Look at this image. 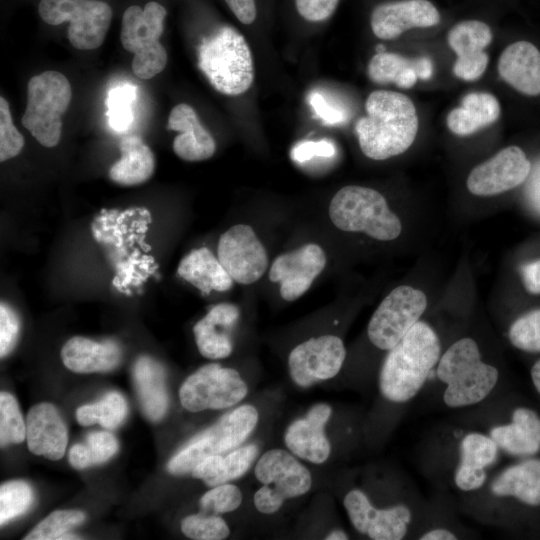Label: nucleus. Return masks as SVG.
Masks as SVG:
<instances>
[{"instance_id":"f257e3e1","label":"nucleus","mask_w":540,"mask_h":540,"mask_svg":"<svg viewBox=\"0 0 540 540\" xmlns=\"http://www.w3.org/2000/svg\"><path fill=\"white\" fill-rule=\"evenodd\" d=\"M365 112L355 124V133L367 158L386 160L404 153L414 143L419 118L413 101L405 94L373 91L366 99Z\"/></svg>"},{"instance_id":"f03ea898","label":"nucleus","mask_w":540,"mask_h":540,"mask_svg":"<svg viewBox=\"0 0 540 540\" xmlns=\"http://www.w3.org/2000/svg\"><path fill=\"white\" fill-rule=\"evenodd\" d=\"M441 357L437 333L418 321L386 355L379 373L382 396L394 403L413 399Z\"/></svg>"},{"instance_id":"7ed1b4c3","label":"nucleus","mask_w":540,"mask_h":540,"mask_svg":"<svg viewBox=\"0 0 540 540\" xmlns=\"http://www.w3.org/2000/svg\"><path fill=\"white\" fill-rule=\"evenodd\" d=\"M197 64L211 86L221 94L238 96L254 81V63L244 36L223 25L204 38L197 52Z\"/></svg>"},{"instance_id":"20e7f679","label":"nucleus","mask_w":540,"mask_h":540,"mask_svg":"<svg viewBox=\"0 0 540 540\" xmlns=\"http://www.w3.org/2000/svg\"><path fill=\"white\" fill-rule=\"evenodd\" d=\"M436 374L446 385L443 401L451 408L481 402L499 379L497 368L482 361L476 341L469 337L457 340L441 355Z\"/></svg>"},{"instance_id":"39448f33","label":"nucleus","mask_w":540,"mask_h":540,"mask_svg":"<svg viewBox=\"0 0 540 540\" xmlns=\"http://www.w3.org/2000/svg\"><path fill=\"white\" fill-rule=\"evenodd\" d=\"M328 213L336 228L363 233L378 241H392L402 232L401 221L385 197L369 187H342L331 199Z\"/></svg>"},{"instance_id":"423d86ee","label":"nucleus","mask_w":540,"mask_h":540,"mask_svg":"<svg viewBox=\"0 0 540 540\" xmlns=\"http://www.w3.org/2000/svg\"><path fill=\"white\" fill-rule=\"evenodd\" d=\"M258 420L257 409L249 404L227 412L173 454L167 463L168 472L173 475L191 473L204 458L239 447L254 431Z\"/></svg>"},{"instance_id":"0eeeda50","label":"nucleus","mask_w":540,"mask_h":540,"mask_svg":"<svg viewBox=\"0 0 540 540\" xmlns=\"http://www.w3.org/2000/svg\"><path fill=\"white\" fill-rule=\"evenodd\" d=\"M166 14V9L155 1L144 8L131 5L123 13L121 44L134 54L132 71L140 79H151L166 67L167 52L159 41Z\"/></svg>"},{"instance_id":"6e6552de","label":"nucleus","mask_w":540,"mask_h":540,"mask_svg":"<svg viewBox=\"0 0 540 540\" xmlns=\"http://www.w3.org/2000/svg\"><path fill=\"white\" fill-rule=\"evenodd\" d=\"M71 98V85L60 72L45 71L29 80L27 106L21 122L42 146L51 148L59 143L61 118Z\"/></svg>"},{"instance_id":"1a4fd4ad","label":"nucleus","mask_w":540,"mask_h":540,"mask_svg":"<svg viewBox=\"0 0 540 540\" xmlns=\"http://www.w3.org/2000/svg\"><path fill=\"white\" fill-rule=\"evenodd\" d=\"M256 479L262 486L253 501L262 514H274L284 501L306 494L312 485L309 470L291 452L274 448L266 451L256 462Z\"/></svg>"},{"instance_id":"9d476101","label":"nucleus","mask_w":540,"mask_h":540,"mask_svg":"<svg viewBox=\"0 0 540 540\" xmlns=\"http://www.w3.org/2000/svg\"><path fill=\"white\" fill-rule=\"evenodd\" d=\"M38 12L49 25L68 22V40L79 50L102 45L113 15L110 5L101 0H41Z\"/></svg>"},{"instance_id":"9b49d317","label":"nucleus","mask_w":540,"mask_h":540,"mask_svg":"<svg viewBox=\"0 0 540 540\" xmlns=\"http://www.w3.org/2000/svg\"><path fill=\"white\" fill-rule=\"evenodd\" d=\"M247 393V384L238 371L210 363L184 380L179 389V399L186 410L201 412L233 407Z\"/></svg>"},{"instance_id":"f8f14e48","label":"nucleus","mask_w":540,"mask_h":540,"mask_svg":"<svg viewBox=\"0 0 540 540\" xmlns=\"http://www.w3.org/2000/svg\"><path fill=\"white\" fill-rule=\"evenodd\" d=\"M427 308V297L408 285L394 288L378 305L367 327L370 342L390 350L419 321Z\"/></svg>"},{"instance_id":"ddd939ff","label":"nucleus","mask_w":540,"mask_h":540,"mask_svg":"<svg viewBox=\"0 0 540 540\" xmlns=\"http://www.w3.org/2000/svg\"><path fill=\"white\" fill-rule=\"evenodd\" d=\"M217 257L231 276L243 285L255 283L268 269V255L253 228L236 224L219 238Z\"/></svg>"},{"instance_id":"4468645a","label":"nucleus","mask_w":540,"mask_h":540,"mask_svg":"<svg viewBox=\"0 0 540 540\" xmlns=\"http://www.w3.org/2000/svg\"><path fill=\"white\" fill-rule=\"evenodd\" d=\"M346 357L342 339L335 335L310 338L295 346L288 357L290 377L303 388L328 380L341 370Z\"/></svg>"},{"instance_id":"2eb2a0df","label":"nucleus","mask_w":540,"mask_h":540,"mask_svg":"<svg viewBox=\"0 0 540 540\" xmlns=\"http://www.w3.org/2000/svg\"><path fill=\"white\" fill-rule=\"evenodd\" d=\"M343 504L355 530L372 540L403 539L412 519L411 510L406 505L377 509L359 489L350 490Z\"/></svg>"},{"instance_id":"dca6fc26","label":"nucleus","mask_w":540,"mask_h":540,"mask_svg":"<svg viewBox=\"0 0 540 540\" xmlns=\"http://www.w3.org/2000/svg\"><path fill=\"white\" fill-rule=\"evenodd\" d=\"M531 171V163L518 146H508L475 166L466 181L470 193L493 196L522 184Z\"/></svg>"},{"instance_id":"f3484780","label":"nucleus","mask_w":540,"mask_h":540,"mask_svg":"<svg viewBox=\"0 0 540 540\" xmlns=\"http://www.w3.org/2000/svg\"><path fill=\"white\" fill-rule=\"evenodd\" d=\"M326 263L323 248L309 243L277 256L270 266L269 279L280 283L279 292L285 301H295L311 287Z\"/></svg>"},{"instance_id":"a211bd4d","label":"nucleus","mask_w":540,"mask_h":540,"mask_svg":"<svg viewBox=\"0 0 540 540\" xmlns=\"http://www.w3.org/2000/svg\"><path fill=\"white\" fill-rule=\"evenodd\" d=\"M441 19L431 0H389L372 9L370 27L377 38L392 40L412 29L435 27Z\"/></svg>"},{"instance_id":"6ab92c4d","label":"nucleus","mask_w":540,"mask_h":540,"mask_svg":"<svg viewBox=\"0 0 540 540\" xmlns=\"http://www.w3.org/2000/svg\"><path fill=\"white\" fill-rule=\"evenodd\" d=\"M493 40L490 25L480 19H465L447 33V43L456 55L454 75L463 81H476L485 73L489 56L485 49Z\"/></svg>"},{"instance_id":"aec40b11","label":"nucleus","mask_w":540,"mask_h":540,"mask_svg":"<svg viewBox=\"0 0 540 540\" xmlns=\"http://www.w3.org/2000/svg\"><path fill=\"white\" fill-rule=\"evenodd\" d=\"M332 408L325 403L313 405L305 417L293 421L286 429L284 443L289 451L313 464L324 463L331 453L325 426Z\"/></svg>"},{"instance_id":"412c9836","label":"nucleus","mask_w":540,"mask_h":540,"mask_svg":"<svg viewBox=\"0 0 540 540\" xmlns=\"http://www.w3.org/2000/svg\"><path fill=\"white\" fill-rule=\"evenodd\" d=\"M26 441L31 453L56 461L66 451L68 432L57 408L51 403L34 405L26 418Z\"/></svg>"},{"instance_id":"4be33fe9","label":"nucleus","mask_w":540,"mask_h":540,"mask_svg":"<svg viewBox=\"0 0 540 540\" xmlns=\"http://www.w3.org/2000/svg\"><path fill=\"white\" fill-rule=\"evenodd\" d=\"M167 128L179 132L173 140L172 147L180 159L197 162L207 160L214 155L215 140L202 125L197 113L190 105L180 103L172 108Z\"/></svg>"},{"instance_id":"5701e85b","label":"nucleus","mask_w":540,"mask_h":540,"mask_svg":"<svg viewBox=\"0 0 540 540\" xmlns=\"http://www.w3.org/2000/svg\"><path fill=\"white\" fill-rule=\"evenodd\" d=\"M497 70L502 80L525 96L540 95V51L529 41H516L500 54Z\"/></svg>"},{"instance_id":"b1692460","label":"nucleus","mask_w":540,"mask_h":540,"mask_svg":"<svg viewBox=\"0 0 540 540\" xmlns=\"http://www.w3.org/2000/svg\"><path fill=\"white\" fill-rule=\"evenodd\" d=\"M239 315L236 305L219 303L194 325L195 342L202 356L213 360L230 356L233 345L227 330L234 326Z\"/></svg>"},{"instance_id":"393cba45","label":"nucleus","mask_w":540,"mask_h":540,"mask_svg":"<svg viewBox=\"0 0 540 540\" xmlns=\"http://www.w3.org/2000/svg\"><path fill=\"white\" fill-rule=\"evenodd\" d=\"M61 359L75 373L107 372L119 365L122 351L113 340L98 342L75 336L63 345Z\"/></svg>"},{"instance_id":"a878e982","label":"nucleus","mask_w":540,"mask_h":540,"mask_svg":"<svg viewBox=\"0 0 540 540\" xmlns=\"http://www.w3.org/2000/svg\"><path fill=\"white\" fill-rule=\"evenodd\" d=\"M367 73L371 81L377 84H394L399 88L409 89L418 79L427 80L432 76V61L425 56L404 57L392 52H377L370 59Z\"/></svg>"},{"instance_id":"bb28decb","label":"nucleus","mask_w":540,"mask_h":540,"mask_svg":"<svg viewBox=\"0 0 540 540\" xmlns=\"http://www.w3.org/2000/svg\"><path fill=\"white\" fill-rule=\"evenodd\" d=\"M490 436L510 455H536L540 451V415L531 408L517 407L511 422L493 427Z\"/></svg>"},{"instance_id":"cd10ccee","label":"nucleus","mask_w":540,"mask_h":540,"mask_svg":"<svg viewBox=\"0 0 540 540\" xmlns=\"http://www.w3.org/2000/svg\"><path fill=\"white\" fill-rule=\"evenodd\" d=\"M133 381L145 416L153 422L161 420L169 407L164 367L150 356H140L133 366Z\"/></svg>"},{"instance_id":"c85d7f7f","label":"nucleus","mask_w":540,"mask_h":540,"mask_svg":"<svg viewBox=\"0 0 540 540\" xmlns=\"http://www.w3.org/2000/svg\"><path fill=\"white\" fill-rule=\"evenodd\" d=\"M501 114L496 96L488 92L466 94L446 117L448 129L457 136H469L495 123Z\"/></svg>"},{"instance_id":"c756f323","label":"nucleus","mask_w":540,"mask_h":540,"mask_svg":"<svg viewBox=\"0 0 540 540\" xmlns=\"http://www.w3.org/2000/svg\"><path fill=\"white\" fill-rule=\"evenodd\" d=\"M177 272L182 279L200 290L202 294L228 291L234 282L218 257L206 247L194 249L184 256L178 265Z\"/></svg>"},{"instance_id":"7c9ffc66","label":"nucleus","mask_w":540,"mask_h":540,"mask_svg":"<svg viewBox=\"0 0 540 540\" xmlns=\"http://www.w3.org/2000/svg\"><path fill=\"white\" fill-rule=\"evenodd\" d=\"M490 489L495 496L540 506V458H527L507 467L492 481Z\"/></svg>"},{"instance_id":"2f4dec72","label":"nucleus","mask_w":540,"mask_h":540,"mask_svg":"<svg viewBox=\"0 0 540 540\" xmlns=\"http://www.w3.org/2000/svg\"><path fill=\"white\" fill-rule=\"evenodd\" d=\"M258 453L257 445L251 443L237 447L225 456H208L192 469L191 475L201 479L209 487L225 484L244 475Z\"/></svg>"},{"instance_id":"473e14b6","label":"nucleus","mask_w":540,"mask_h":540,"mask_svg":"<svg viewBox=\"0 0 540 540\" xmlns=\"http://www.w3.org/2000/svg\"><path fill=\"white\" fill-rule=\"evenodd\" d=\"M121 157L109 169V178L122 186L148 181L155 171L152 150L138 136H128L120 143Z\"/></svg>"},{"instance_id":"72a5a7b5","label":"nucleus","mask_w":540,"mask_h":540,"mask_svg":"<svg viewBox=\"0 0 540 540\" xmlns=\"http://www.w3.org/2000/svg\"><path fill=\"white\" fill-rule=\"evenodd\" d=\"M128 405L118 392H109L96 403L80 406L76 411V419L82 426L95 423L107 429L117 428L126 418Z\"/></svg>"},{"instance_id":"f704fd0d","label":"nucleus","mask_w":540,"mask_h":540,"mask_svg":"<svg viewBox=\"0 0 540 540\" xmlns=\"http://www.w3.org/2000/svg\"><path fill=\"white\" fill-rule=\"evenodd\" d=\"M118 449V441L112 433L96 431L87 435L86 444L73 445L68 459L72 467L81 470L108 461Z\"/></svg>"},{"instance_id":"c9c22d12","label":"nucleus","mask_w":540,"mask_h":540,"mask_svg":"<svg viewBox=\"0 0 540 540\" xmlns=\"http://www.w3.org/2000/svg\"><path fill=\"white\" fill-rule=\"evenodd\" d=\"M498 445L491 436L478 432L465 435L460 442L458 465L476 471H486L497 459Z\"/></svg>"},{"instance_id":"e433bc0d","label":"nucleus","mask_w":540,"mask_h":540,"mask_svg":"<svg viewBox=\"0 0 540 540\" xmlns=\"http://www.w3.org/2000/svg\"><path fill=\"white\" fill-rule=\"evenodd\" d=\"M86 515L80 510H56L40 521L24 540L75 539L68 531L84 522Z\"/></svg>"},{"instance_id":"4c0bfd02","label":"nucleus","mask_w":540,"mask_h":540,"mask_svg":"<svg viewBox=\"0 0 540 540\" xmlns=\"http://www.w3.org/2000/svg\"><path fill=\"white\" fill-rule=\"evenodd\" d=\"M33 491L31 486L21 480L8 481L0 486V524L24 514L32 505Z\"/></svg>"},{"instance_id":"58836bf2","label":"nucleus","mask_w":540,"mask_h":540,"mask_svg":"<svg viewBox=\"0 0 540 540\" xmlns=\"http://www.w3.org/2000/svg\"><path fill=\"white\" fill-rule=\"evenodd\" d=\"M26 438L24 422L17 400L8 392L0 393V443L1 446L18 444Z\"/></svg>"},{"instance_id":"ea45409f","label":"nucleus","mask_w":540,"mask_h":540,"mask_svg":"<svg viewBox=\"0 0 540 540\" xmlns=\"http://www.w3.org/2000/svg\"><path fill=\"white\" fill-rule=\"evenodd\" d=\"M181 531L194 540H222L230 534L227 523L220 515L202 511L186 516L181 521Z\"/></svg>"},{"instance_id":"a19ab883","label":"nucleus","mask_w":540,"mask_h":540,"mask_svg":"<svg viewBox=\"0 0 540 540\" xmlns=\"http://www.w3.org/2000/svg\"><path fill=\"white\" fill-rule=\"evenodd\" d=\"M508 338L521 351L540 353V308L518 317L508 330Z\"/></svg>"},{"instance_id":"79ce46f5","label":"nucleus","mask_w":540,"mask_h":540,"mask_svg":"<svg viewBox=\"0 0 540 540\" xmlns=\"http://www.w3.org/2000/svg\"><path fill=\"white\" fill-rule=\"evenodd\" d=\"M242 503V493L233 484L225 483L212 487L199 501L200 511L221 515L236 510Z\"/></svg>"},{"instance_id":"37998d69","label":"nucleus","mask_w":540,"mask_h":540,"mask_svg":"<svg viewBox=\"0 0 540 540\" xmlns=\"http://www.w3.org/2000/svg\"><path fill=\"white\" fill-rule=\"evenodd\" d=\"M24 146V138L15 127L9 103L0 97V161L17 156Z\"/></svg>"},{"instance_id":"c03bdc74","label":"nucleus","mask_w":540,"mask_h":540,"mask_svg":"<svg viewBox=\"0 0 540 540\" xmlns=\"http://www.w3.org/2000/svg\"><path fill=\"white\" fill-rule=\"evenodd\" d=\"M135 91L130 86L112 90L107 104L109 106V123L116 130L126 129L133 119L130 104L134 100Z\"/></svg>"},{"instance_id":"a18cd8bd","label":"nucleus","mask_w":540,"mask_h":540,"mask_svg":"<svg viewBox=\"0 0 540 540\" xmlns=\"http://www.w3.org/2000/svg\"><path fill=\"white\" fill-rule=\"evenodd\" d=\"M20 332V319L6 302L0 304V356H7L15 347Z\"/></svg>"},{"instance_id":"49530a36","label":"nucleus","mask_w":540,"mask_h":540,"mask_svg":"<svg viewBox=\"0 0 540 540\" xmlns=\"http://www.w3.org/2000/svg\"><path fill=\"white\" fill-rule=\"evenodd\" d=\"M336 147L332 141L322 139L319 141H302L297 143L291 151L294 161L303 163L316 157L330 158L334 156Z\"/></svg>"},{"instance_id":"de8ad7c7","label":"nucleus","mask_w":540,"mask_h":540,"mask_svg":"<svg viewBox=\"0 0 540 540\" xmlns=\"http://www.w3.org/2000/svg\"><path fill=\"white\" fill-rule=\"evenodd\" d=\"M339 0H295L299 15L310 22L327 20L335 12Z\"/></svg>"},{"instance_id":"09e8293b","label":"nucleus","mask_w":540,"mask_h":540,"mask_svg":"<svg viewBox=\"0 0 540 540\" xmlns=\"http://www.w3.org/2000/svg\"><path fill=\"white\" fill-rule=\"evenodd\" d=\"M308 102L317 116L328 125L341 124L347 118L342 108L328 101L319 91H311L308 96Z\"/></svg>"},{"instance_id":"8fccbe9b","label":"nucleus","mask_w":540,"mask_h":540,"mask_svg":"<svg viewBox=\"0 0 540 540\" xmlns=\"http://www.w3.org/2000/svg\"><path fill=\"white\" fill-rule=\"evenodd\" d=\"M487 479L486 471H476L458 465L455 469L454 482L462 491H474L481 488Z\"/></svg>"},{"instance_id":"3c124183","label":"nucleus","mask_w":540,"mask_h":540,"mask_svg":"<svg viewBox=\"0 0 540 540\" xmlns=\"http://www.w3.org/2000/svg\"><path fill=\"white\" fill-rule=\"evenodd\" d=\"M234 16L244 25L252 24L257 16L255 0H224Z\"/></svg>"},{"instance_id":"603ef678","label":"nucleus","mask_w":540,"mask_h":540,"mask_svg":"<svg viewBox=\"0 0 540 540\" xmlns=\"http://www.w3.org/2000/svg\"><path fill=\"white\" fill-rule=\"evenodd\" d=\"M520 274L526 291L533 295L540 294V259L521 265Z\"/></svg>"},{"instance_id":"864d4df0","label":"nucleus","mask_w":540,"mask_h":540,"mask_svg":"<svg viewBox=\"0 0 540 540\" xmlns=\"http://www.w3.org/2000/svg\"><path fill=\"white\" fill-rule=\"evenodd\" d=\"M420 540H455L456 535L446 528L431 529L419 537Z\"/></svg>"},{"instance_id":"5fc2aeb1","label":"nucleus","mask_w":540,"mask_h":540,"mask_svg":"<svg viewBox=\"0 0 540 540\" xmlns=\"http://www.w3.org/2000/svg\"><path fill=\"white\" fill-rule=\"evenodd\" d=\"M530 375L533 386L540 395V359L533 364Z\"/></svg>"},{"instance_id":"6e6d98bb","label":"nucleus","mask_w":540,"mask_h":540,"mask_svg":"<svg viewBox=\"0 0 540 540\" xmlns=\"http://www.w3.org/2000/svg\"><path fill=\"white\" fill-rule=\"evenodd\" d=\"M348 538V535L341 529H334L325 537L326 540H347Z\"/></svg>"}]
</instances>
